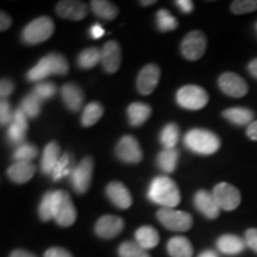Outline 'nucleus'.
Listing matches in <instances>:
<instances>
[{"label":"nucleus","mask_w":257,"mask_h":257,"mask_svg":"<svg viewBox=\"0 0 257 257\" xmlns=\"http://www.w3.org/2000/svg\"><path fill=\"white\" fill-rule=\"evenodd\" d=\"M148 198L166 208L178 206L181 201L178 185L168 176H157L153 180L148 191Z\"/></svg>","instance_id":"nucleus-1"},{"label":"nucleus","mask_w":257,"mask_h":257,"mask_svg":"<svg viewBox=\"0 0 257 257\" xmlns=\"http://www.w3.org/2000/svg\"><path fill=\"white\" fill-rule=\"evenodd\" d=\"M185 146L193 153L212 155L220 148V140L216 134L206 128H192L186 134Z\"/></svg>","instance_id":"nucleus-2"},{"label":"nucleus","mask_w":257,"mask_h":257,"mask_svg":"<svg viewBox=\"0 0 257 257\" xmlns=\"http://www.w3.org/2000/svg\"><path fill=\"white\" fill-rule=\"evenodd\" d=\"M54 219L60 226L68 227L75 223L78 212L74 206L69 193L63 189L54 192Z\"/></svg>","instance_id":"nucleus-3"},{"label":"nucleus","mask_w":257,"mask_h":257,"mask_svg":"<svg viewBox=\"0 0 257 257\" xmlns=\"http://www.w3.org/2000/svg\"><path fill=\"white\" fill-rule=\"evenodd\" d=\"M55 31V24L49 17H38L30 22L22 32V40L24 43L35 46L49 40Z\"/></svg>","instance_id":"nucleus-4"},{"label":"nucleus","mask_w":257,"mask_h":257,"mask_svg":"<svg viewBox=\"0 0 257 257\" xmlns=\"http://www.w3.org/2000/svg\"><path fill=\"white\" fill-rule=\"evenodd\" d=\"M176 101L182 108L198 111L207 105L208 94L200 86L186 85L176 93Z\"/></svg>","instance_id":"nucleus-5"},{"label":"nucleus","mask_w":257,"mask_h":257,"mask_svg":"<svg viewBox=\"0 0 257 257\" xmlns=\"http://www.w3.org/2000/svg\"><path fill=\"white\" fill-rule=\"evenodd\" d=\"M156 216L163 226L168 230L176 231V232L188 231L193 225V217L188 212L162 207L157 211Z\"/></svg>","instance_id":"nucleus-6"},{"label":"nucleus","mask_w":257,"mask_h":257,"mask_svg":"<svg viewBox=\"0 0 257 257\" xmlns=\"http://www.w3.org/2000/svg\"><path fill=\"white\" fill-rule=\"evenodd\" d=\"M93 169H94V161L93 157L86 156L75 167L73 174L70 175V182L78 194H85L88 191L92 182Z\"/></svg>","instance_id":"nucleus-7"},{"label":"nucleus","mask_w":257,"mask_h":257,"mask_svg":"<svg viewBox=\"0 0 257 257\" xmlns=\"http://www.w3.org/2000/svg\"><path fill=\"white\" fill-rule=\"evenodd\" d=\"M207 48V38L202 31L195 30L186 35L181 43V53L186 60L197 61L201 59Z\"/></svg>","instance_id":"nucleus-8"},{"label":"nucleus","mask_w":257,"mask_h":257,"mask_svg":"<svg viewBox=\"0 0 257 257\" xmlns=\"http://www.w3.org/2000/svg\"><path fill=\"white\" fill-rule=\"evenodd\" d=\"M213 197L220 210L233 211L240 204V192L227 182H220L213 188Z\"/></svg>","instance_id":"nucleus-9"},{"label":"nucleus","mask_w":257,"mask_h":257,"mask_svg":"<svg viewBox=\"0 0 257 257\" xmlns=\"http://www.w3.org/2000/svg\"><path fill=\"white\" fill-rule=\"evenodd\" d=\"M115 156L125 163L136 165L142 161L143 152L136 138L126 135L118 141L117 146H115Z\"/></svg>","instance_id":"nucleus-10"},{"label":"nucleus","mask_w":257,"mask_h":257,"mask_svg":"<svg viewBox=\"0 0 257 257\" xmlns=\"http://www.w3.org/2000/svg\"><path fill=\"white\" fill-rule=\"evenodd\" d=\"M218 86L225 94L232 98H242L246 95L249 91L248 83L245 80L240 78L238 74L232 72H226L221 74L218 79Z\"/></svg>","instance_id":"nucleus-11"},{"label":"nucleus","mask_w":257,"mask_h":257,"mask_svg":"<svg viewBox=\"0 0 257 257\" xmlns=\"http://www.w3.org/2000/svg\"><path fill=\"white\" fill-rule=\"evenodd\" d=\"M161 69L159 66L149 63L144 66L137 76V89L142 95H149L155 91L160 81Z\"/></svg>","instance_id":"nucleus-12"},{"label":"nucleus","mask_w":257,"mask_h":257,"mask_svg":"<svg viewBox=\"0 0 257 257\" xmlns=\"http://www.w3.org/2000/svg\"><path fill=\"white\" fill-rule=\"evenodd\" d=\"M124 229V220L113 214H105L95 224V233L104 239L117 237Z\"/></svg>","instance_id":"nucleus-13"},{"label":"nucleus","mask_w":257,"mask_h":257,"mask_svg":"<svg viewBox=\"0 0 257 257\" xmlns=\"http://www.w3.org/2000/svg\"><path fill=\"white\" fill-rule=\"evenodd\" d=\"M121 63V49L118 42H106L101 49V64L106 73L118 72Z\"/></svg>","instance_id":"nucleus-14"},{"label":"nucleus","mask_w":257,"mask_h":257,"mask_svg":"<svg viewBox=\"0 0 257 257\" xmlns=\"http://www.w3.org/2000/svg\"><path fill=\"white\" fill-rule=\"evenodd\" d=\"M56 14L69 21H81L88 14V6L86 3L78 0H62L56 5Z\"/></svg>","instance_id":"nucleus-15"},{"label":"nucleus","mask_w":257,"mask_h":257,"mask_svg":"<svg viewBox=\"0 0 257 257\" xmlns=\"http://www.w3.org/2000/svg\"><path fill=\"white\" fill-rule=\"evenodd\" d=\"M194 205L197 210L208 219H216L219 217L220 208L218 206L216 199L212 193L205 191V189H200L195 193Z\"/></svg>","instance_id":"nucleus-16"},{"label":"nucleus","mask_w":257,"mask_h":257,"mask_svg":"<svg viewBox=\"0 0 257 257\" xmlns=\"http://www.w3.org/2000/svg\"><path fill=\"white\" fill-rule=\"evenodd\" d=\"M61 98L66 107L73 112L81 110L83 101H85L82 88L75 82L64 83L61 88Z\"/></svg>","instance_id":"nucleus-17"},{"label":"nucleus","mask_w":257,"mask_h":257,"mask_svg":"<svg viewBox=\"0 0 257 257\" xmlns=\"http://www.w3.org/2000/svg\"><path fill=\"white\" fill-rule=\"evenodd\" d=\"M106 194L111 202L118 208L126 210L133 205V197L131 193L126 188V186L121 182L112 181L106 186Z\"/></svg>","instance_id":"nucleus-18"},{"label":"nucleus","mask_w":257,"mask_h":257,"mask_svg":"<svg viewBox=\"0 0 257 257\" xmlns=\"http://www.w3.org/2000/svg\"><path fill=\"white\" fill-rule=\"evenodd\" d=\"M36 172V166L32 162H15L8 169V176L15 184L23 185L30 181Z\"/></svg>","instance_id":"nucleus-19"},{"label":"nucleus","mask_w":257,"mask_h":257,"mask_svg":"<svg viewBox=\"0 0 257 257\" xmlns=\"http://www.w3.org/2000/svg\"><path fill=\"white\" fill-rule=\"evenodd\" d=\"M61 155L60 146L56 142H50L44 148L43 156L41 160V170L43 174L51 175L55 168L56 163L59 162Z\"/></svg>","instance_id":"nucleus-20"},{"label":"nucleus","mask_w":257,"mask_h":257,"mask_svg":"<svg viewBox=\"0 0 257 257\" xmlns=\"http://www.w3.org/2000/svg\"><path fill=\"white\" fill-rule=\"evenodd\" d=\"M150 114H152V107L144 102H133L127 107V117L128 123L131 126H141L146 121L149 119Z\"/></svg>","instance_id":"nucleus-21"},{"label":"nucleus","mask_w":257,"mask_h":257,"mask_svg":"<svg viewBox=\"0 0 257 257\" xmlns=\"http://www.w3.org/2000/svg\"><path fill=\"white\" fill-rule=\"evenodd\" d=\"M245 242L236 234H223L217 240V246L219 251L226 255H237L245 248Z\"/></svg>","instance_id":"nucleus-22"},{"label":"nucleus","mask_w":257,"mask_h":257,"mask_svg":"<svg viewBox=\"0 0 257 257\" xmlns=\"http://www.w3.org/2000/svg\"><path fill=\"white\" fill-rule=\"evenodd\" d=\"M167 250L172 257H192L193 245L188 238L184 236H176L169 239Z\"/></svg>","instance_id":"nucleus-23"},{"label":"nucleus","mask_w":257,"mask_h":257,"mask_svg":"<svg viewBox=\"0 0 257 257\" xmlns=\"http://www.w3.org/2000/svg\"><path fill=\"white\" fill-rule=\"evenodd\" d=\"M50 75H55V69H54L53 63L49 56H44L38 61V63L34 68H31L27 74V79L29 81H43L44 79Z\"/></svg>","instance_id":"nucleus-24"},{"label":"nucleus","mask_w":257,"mask_h":257,"mask_svg":"<svg viewBox=\"0 0 257 257\" xmlns=\"http://www.w3.org/2000/svg\"><path fill=\"white\" fill-rule=\"evenodd\" d=\"M223 117L230 123L238 125V126H244V125H250L252 123L253 112L245 107H231L223 112Z\"/></svg>","instance_id":"nucleus-25"},{"label":"nucleus","mask_w":257,"mask_h":257,"mask_svg":"<svg viewBox=\"0 0 257 257\" xmlns=\"http://www.w3.org/2000/svg\"><path fill=\"white\" fill-rule=\"evenodd\" d=\"M75 167V159H74L73 154L68 152L64 153L60 157L59 162L56 163L51 178H53L54 181H57V180L66 178V176H70L73 174Z\"/></svg>","instance_id":"nucleus-26"},{"label":"nucleus","mask_w":257,"mask_h":257,"mask_svg":"<svg viewBox=\"0 0 257 257\" xmlns=\"http://www.w3.org/2000/svg\"><path fill=\"white\" fill-rule=\"evenodd\" d=\"M136 240L143 249L149 250L155 248L160 242V234L153 226H141L136 231Z\"/></svg>","instance_id":"nucleus-27"},{"label":"nucleus","mask_w":257,"mask_h":257,"mask_svg":"<svg viewBox=\"0 0 257 257\" xmlns=\"http://www.w3.org/2000/svg\"><path fill=\"white\" fill-rule=\"evenodd\" d=\"M91 9L93 14L105 21H112L119 14L118 6L107 0H93L91 2Z\"/></svg>","instance_id":"nucleus-28"},{"label":"nucleus","mask_w":257,"mask_h":257,"mask_svg":"<svg viewBox=\"0 0 257 257\" xmlns=\"http://www.w3.org/2000/svg\"><path fill=\"white\" fill-rule=\"evenodd\" d=\"M104 114V107L100 102L98 101H92L83 108L82 115H81V124L82 126L89 127L92 125L96 124L99 119Z\"/></svg>","instance_id":"nucleus-29"},{"label":"nucleus","mask_w":257,"mask_h":257,"mask_svg":"<svg viewBox=\"0 0 257 257\" xmlns=\"http://www.w3.org/2000/svg\"><path fill=\"white\" fill-rule=\"evenodd\" d=\"M179 161V152L176 149H163L157 156V165L163 172L173 173Z\"/></svg>","instance_id":"nucleus-30"},{"label":"nucleus","mask_w":257,"mask_h":257,"mask_svg":"<svg viewBox=\"0 0 257 257\" xmlns=\"http://www.w3.org/2000/svg\"><path fill=\"white\" fill-rule=\"evenodd\" d=\"M99 62H101V50L95 47L82 50L78 56V66L81 69H91Z\"/></svg>","instance_id":"nucleus-31"},{"label":"nucleus","mask_w":257,"mask_h":257,"mask_svg":"<svg viewBox=\"0 0 257 257\" xmlns=\"http://www.w3.org/2000/svg\"><path fill=\"white\" fill-rule=\"evenodd\" d=\"M42 102L43 101L34 92H31L23 99V101L21 104V108L24 111V113L27 114L28 118L34 119V118L38 117L41 113Z\"/></svg>","instance_id":"nucleus-32"},{"label":"nucleus","mask_w":257,"mask_h":257,"mask_svg":"<svg viewBox=\"0 0 257 257\" xmlns=\"http://www.w3.org/2000/svg\"><path fill=\"white\" fill-rule=\"evenodd\" d=\"M179 141V126L175 123L167 124L160 134V142L165 149H174Z\"/></svg>","instance_id":"nucleus-33"},{"label":"nucleus","mask_w":257,"mask_h":257,"mask_svg":"<svg viewBox=\"0 0 257 257\" xmlns=\"http://www.w3.org/2000/svg\"><path fill=\"white\" fill-rule=\"evenodd\" d=\"M156 23L157 29H159L161 32L173 31L179 27L178 19L165 9H161L156 14Z\"/></svg>","instance_id":"nucleus-34"},{"label":"nucleus","mask_w":257,"mask_h":257,"mask_svg":"<svg viewBox=\"0 0 257 257\" xmlns=\"http://www.w3.org/2000/svg\"><path fill=\"white\" fill-rule=\"evenodd\" d=\"M119 257H150L146 249H143L137 242H124L118 249Z\"/></svg>","instance_id":"nucleus-35"},{"label":"nucleus","mask_w":257,"mask_h":257,"mask_svg":"<svg viewBox=\"0 0 257 257\" xmlns=\"http://www.w3.org/2000/svg\"><path fill=\"white\" fill-rule=\"evenodd\" d=\"M38 149L32 144L24 143L17 148L14 153V159L16 162H32V160L36 159Z\"/></svg>","instance_id":"nucleus-36"},{"label":"nucleus","mask_w":257,"mask_h":257,"mask_svg":"<svg viewBox=\"0 0 257 257\" xmlns=\"http://www.w3.org/2000/svg\"><path fill=\"white\" fill-rule=\"evenodd\" d=\"M54 192H47L42 198L40 208H38V214L43 221H49L54 219V204H53Z\"/></svg>","instance_id":"nucleus-37"},{"label":"nucleus","mask_w":257,"mask_h":257,"mask_svg":"<svg viewBox=\"0 0 257 257\" xmlns=\"http://www.w3.org/2000/svg\"><path fill=\"white\" fill-rule=\"evenodd\" d=\"M257 10V0H234L231 3V11L234 15H245Z\"/></svg>","instance_id":"nucleus-38"},{"label":"nucleus","mask_w":257,"mask_h":257,"mask_svg":"<svg viewBox=\"0 0 257 257\" xmlns=\"http://www.w3.org/2000/svg\"><path fill=\"white\" fill-rule=\"evenodd\" d=\"M32 92H34L42 101L48 100V99H50L51 96L55 95L56 86L54 85L53 82L42 81V82H38L37 85L35 86L34 91Z\"/></svg>","instance_id":"nucleus-39"},{"label":"nucleus","mask_w":257,"mask_h":257,"mask_svg":"<svg viewBox=\"0 0 257 257\" xmlns=\"http://www.w3.org/2000/svg\"><path fill=\"white\" fill-rule=\"evenodd\" d=\"M48 56L55 69V75H66L69 72V63L63 55L59 53H50Z\"/></svg>","instance_id":"nucleus-40"},{"label":"nucleus","mask_w":257,"mask_h":257,"mask_svg":"<svg viewBox=\"0 0 257 257\" xmlns=\"http://www.w3.org/2000/svg\"><path fill=\"white\" fill-rule=\"evenodd\" d=\"M25 133H27V131H25L24 128L18 126V125H16L15 123H11L9 125L8 138L12 144H21L22 146V143H23L25 140Z\"/></svg>","instance_id":"nucleus-41"},{"label":"nucleus","mask_w":257,"mask_h":257,"mask_svg":"<svg viewBox=\"0 0 257 257\" xmlns=\"http://www.w3.org/2000/svg\"><path fill=\"white\" fill-rule=\"evenodd\" d=\"M15 112L11 110V105L8 100H2L0 104V123L2 125H10L14 121Z\"/></svg>","instance_id":"nucleus-42"},{"label":"nucleus","mask_w":257,"mask_h":257,"mask_svg":"<svg viewBox=\"0 0 257 257\" xmlns=\"http://www.w3.org/2000/svg\"><path fill=\"white\" fill-rule=\"evenodd\" d=\"M15 91V83L10 79H3L0 82V95L3 100H6L9 95H11Z\"/></svg>","instance_id":"nucleus-43"},{"label":"nucleus","mask_w":257,"mask_h":257,"mask_svg":"<svg viewBox=\"0 0 257 257\" xmlns=\"http://www.w3.org/2000/svg\"><path fill=\"white\" fill-rule=\"evenodd\" d=\"M12 123H15L16 125H18V126H21L22 128H24L25 131L28 130V127H29L28 117H27V114L24 113V111L22 110L21 107H18L17 110L15 111L14 121H12Z\"/></svg>","instance_id":"nucleus-44"},{"label":"nucleus","mask_w":257,"mask_h":257,"mask_svg":"<svg viewBox=\"0 0 257 257\" xmlns=\"http://www.w3.org/2000/svg\"><path fill=\"white\" fill-rule=\"evenodd\" d=\"M245 243L249 248L257 252V229H249L245 232Z\"/></svg>","instance_id":"nucleus-45"},{"label":"nucleus","mask_w":257,"mask_h":257,"mask_svg":"<svg viewBox=\"0 0 257 257\" xmlns=\"http://www.w3.org/2000/svg\"><path fill=\"white\" fill-rule=\"evenodd\" d=\"M44 257H73V255L68 250L60 248V246H55V248L48 249L46 253H44Z\"/></svg>","instance_id":"nucleus-46"},{"label":"nucleus","mask_w":257,"mask_h":257,"mask_svg":"<svg viewBox=\"0 0 257 257\" xmlns=\"http://www.w3.org/2000/svg\"><path fill=\"white\" fill-rule=\"evenodd\" d=\"M175 4L178 5V8L184 14H191L193 9H194V5H193V2H191V0H178V2H175Z\"/></svg>","instance_id":"nucleus-47"},{"label":"nucleus","mask_w":257,"mask_h":257,"mask_svg":"<svg viewBox=\"0 0 257 257\" xmlns=\"http://www.w3.org/2000/svg\"><path fill=\"white\" fill-rule=\"evenodd\" d=\"M11 24H12L11 17H10L8 14H5V12H2V14H0V30L2 31L8 30V29L11 27Z\"/></svg>","instance_id":"nucleus-48"},{"label":"nucleus","mask_w":257,"mask_h":257,"mask_svg":"<svg viewBox=\"0 0 257 257\" xmlns=\"http://www.w3.org/2000/svg\"><path fill=\"white\" fill-rule=\"evenodd\" d=\"M246 136H248L251 141H257V120L252 121V123L246 127Z\"/></svg>","instance_id":"nucleus-49"},{"label":"nucleus","mask_w":257,"mask_h":257,"mask_svg":"<svg viewBox=\"0 0 257 257\" xmlns=\"http://www.w3.org/2000/svg\"><path fill=\"white\" fill-rule=\"evenodd\" d=\"M104 34H105V31H104V29H102L100 24H94L91 28V36L94 38V40H96V38L102 37V36H104Z\"/></svg>","instance_id":"nucleus-50"},{"label":"nucleus","mask_w":257,"mask_h":257,"mask_svg":"<svg viewBox=\"0 0 257 257\" xmlns=\"http://www.w3.org/2000/svg\"><path fill=\"white\" fill-rule=\"evenodd\" d=\"M10 257H37V256L34 255V253L30 251H28V250L17 249V250H15V251L11 252Z\"/></svg>","instance_id":"nucleus-51"},{"label":"nucleus","mask_w":257,"mask_h":257,"mask_svg":"<svg viewBox=\"0 0 257 257\" xmlns=\"http://www.w3.org/2000/svg\"><path fill=\"white\" fill-rule=\"evenodd\" d=\"M248 70L253 78L257 79V59H253L251 62L248 64Z\"/></svg>","instance_id":"nucleus-52"},{"label":"nucleus","mask_w":257,"mask_h":257,"mask_svg":"<svg viewBox=\"0 0 257 257\" xmlns=\"http://www.w3.org/2000/svg\"><path fill=\"white\" fill-rule=\"evenodd\" d=\"M198 257H218V256L214 251H211V250H206V251H202Z\"/></svg>","instance_id":"nucleus-53"},{"label":"nucleus","mask_w":257,"mask_h":257,"mask_svg":"<svg viewBox=\"0 0 257 257\" xmlns=\"http://www.w3.org/2000/svg\"><path fill=\"white\" fill-rule=\"evenodd\" d=\"M140 4L143 6H150L156 4V0H142V2H140Z\"/></svg>","instance_id":"nucleus-54"}]
</instances>
